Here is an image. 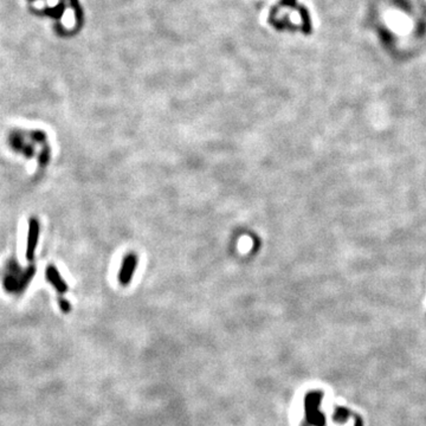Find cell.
Returning <instances> with one entry per match:
<instances>
[{
    "label": "cell",
    "instance_id": "obj_3",
    "mask_svg": "<svg viewBox=\"0 0 426 426\" xmlns=\"http://www.w3.org/2000/svg\"><path fill=\"white\" fill-rule=\"evenodd\" d=\"M45 275H46V280H49V282L52 284L54 288L57 289L58 292L63 294V292H66V290H68L66 283L64 282L62 277H60V272H58V270L56 269V268L52 266H48L46 271H45Z\"/></svg>",
    "mask_w": 426,
    "mask_h": 426
},
{
    "label": "cell",
    "instance_id": "obj_1",
    "mask_svg": "<svg viewBox=\"0 0 426 426\" xmlns=\"http://www.w3.org/2000/svg\"><path fill=\"white\" fill-rule=\"evenodd\" d=\"M138 268V256L136 254L130 252L122 260L120 271H118V280L121 286H128L132 278L134 277L135 270Z\"/></svg>",
    "mask_w": 426,
    "mask_h": 426
},
{
    "label": "cell",
    "instance_id": "obj_2",
    "mask_svg": "<svg viewBox=\"0 0 426 426\" xmlns=\"http://www.w3.org/2000/svg\"><path fill=\"white\" fill-rule=\"evenodd\" d=\"M38 236H40V222L36 220V219H31L30 230H28V251H26L28 260H32V257H34L36 244H37L38 242Z\"/></svg>",
    "mask_w": 426,
    "mask_h": 426
}]
</instances>
